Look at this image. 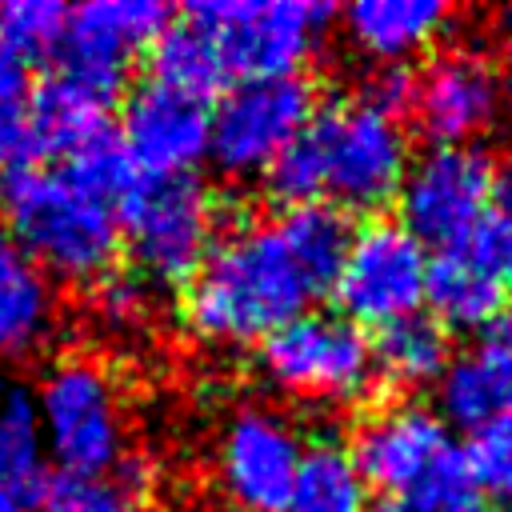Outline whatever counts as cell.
Listing matches in <instances>:
<instances>
[{"mask_svg": "<svg viewBox=\"0 0 512 512\" xmlns=\"http://www.w3.org/2000/svg\"><path fill=\"white\" fill-rule=\"evenodd\" d=\"M0 224L48 276L96 288L120 256L116 200L56 160H28L0 180Z\"/></svg>", "mask_w": 512, "mask_h": 512, "instance_id": "3957f363", "label": "cell"}, {"mask_svg": "<svg viewBox=\"0 0 512 512\" xmlns=\"http://www.w3.org/2000/svg\"><path fill=\"white\" fill-rule=\"evenodd\" d=\"M316 84L308 76L232 80L208 108V160L232 176H264L268 164L316 116Z\"/></svg>", "mask_w": 512, "mask_h": 512, "instance_id": "ba28073f", "label": "cell"}, {"mask_svg": "<svg viewBox=\"0 0 512 512\" xmlns=\"http://www.w3.org/2000/svg\"><path fill=\"white\" fill-rule=\"evenodd\" d=\"M428 316L452 332H484L512 308V224L488 212L468 232L428 252Z\"/></svg>", "mask_w": 512, "mask_h": 512, "instance_id": "9c48e42d", "label": "cell"}, {"mask_svg": "<svg viewBox=\"0 0 512 512\" xmlns=\"http://www.w3.org/2000/svg\"><path fill=\"white\" fill-rule=\"evenodd\" d=\"M152 468L140 456H124L108 472L76 476V472H52L36 500V512H144L152 496Z\"/></svg>", "mask_w": 512, "mask_h": 512, "instance_id": "ffe728a7", "label": "cell"}, {"mask_svg": "<svg viewBox=\"0 0 512 512\" xmlns=\"http://www.w3.org/2000/svg\"><path fill=\"white\" fill-rule=\"evenodd\" d=\"M348 40L376 64H408L444 36L452 8L444 0H360L340 12Z\"/></svg>", "mask_w": 512, "mask_h": 512, "instance_id": "ac0fdd59", "label": "cell"}, {"mask_svg": "<svg viewBox=\"0 0 512 512\" xmlns=\"http://www.w3.org/2000/svg\"><path fill=\"white\" fill-rule=\"evenodd\" d=\"M352 240V220L328 204L280 208L224 232L184 284V328L216 348L260 344L332 296Z\"/></svg>", "mask_w": 512, "mask_h": 512, "instance_id": "6da1fadb", "label": "cell"}, {"mask_svg": "<svg viewBox=\"0 0 512 512\" xmlns=\"http://www.w3.org/2000/svg\"><path fill=\"white\" fill-rule=\"evenodd\" d=\"M456 452L460 448L452 444V428L436 416V408L412 400L372 412L348 444L360 480L368 484V492H380L384 500L412 492Z\"/></svg>", "mask_w": 512, "mask_h": 512, "instance_id": "5bb4252c", "label": "cell"}, {"mask_svg": "<svg viewBox=\"0 0 512 512\" xmlns=\"http://www.w3.org/2000/svg\"><path fill=\"white\" fill-rule=\"evenodd\" d=\"M372 360L376 380L396 388H428L452 364V336L428 312H416L376 332Z\"/></svg>", "mask_w": 512, "mask_h": 512, "instance_id": "7402d4cb", "label": "cell"}, {"mask_svg": "<svg viewBox=\"0 0 512 512\" xmlns=\"http://www.w3.org/2000/svg\"><path fill=\"white\" fill-rule=\"evenodd\" d=\"M460 460L484 504L492 512H512V412H500L488 424L472 428Z\"/></svg>", "mask_w": 512, "mask_h": 512, "instance_id": "d4e9b609", "label": "cell"}, {"mask_svg": "<svg viewBox=\"0 0 512 512\" xmlns=\"http://www.w3.org/2000/svg\"><path fill=\"white\" fill-rule=\"evenodd\" d=\"M32 68L0 52V164L16 168L32 160L28 116H32Z\"/></svg>", "mask_w": 512, "mask_h": 512, "instance_id": "4316f807", "label": "cell"}, {"mask_svg": "<svg viewBox=\"0 0 512 512\" xmlns=\"http://www.w3.org/2000/svg\"><path fill=\"white\" fill-rule=\"evenodd\" d=\"M64 24H68V8L56 0H4L0 4V52L32 68L36 60L56 56L64 40Z\"/></svg>", "mask_w": 512, "mask_h": 512, "instance_id": "484cf974", "label": "cell"}, {"mask_svg": "<svg viewBox=\"0 0 512 512\" xmlns=\"http://www.w3.org/2000/svg\"><path fill=\"white\" fill-rule=\"evenodd\" d=\"M120 252L144 288H184L220 240V204L192 176H136L116 204Z\"/></svg>", "mask_w": 512, "mask_h": 512, "instance_id": "277c9868", "label": "cell"}, {"mask_svg": "<svg viewBox=\"0 0 512 512\" xmlns=\"http://www.w3.org/2000/svg\"><path fill=\"white\" fill-rule=\"evenodd\" d=\"M48 480V452L36 420V400L28 388L12 384L0 400V484L32 500Z\"/></svg>", "mask_w": 512, "mask_h": 512, "instance_id": "cb8c5ba5", "label": "cell"}, {"mask_svg": "<svg viewBox=\"0 0 512 512\" xmlns=\"http://www.w3.org/2000/svg\"><path fill=\"white\" fill-rule=\"evenodd\" d=\"M408 164L404 124L352 96L316 108L308 128L268 164L264 188L280 208L328 204L344 216H376L396 204Z\"/></svg>", "mask_w": 512, "mask_h": 512, "instance_id": "7a4b0ae2", "label": "cell"}, {"mask_svg": "<svg viewBox=\"0 0 512 512\" xmlns=\"http://www.w3.org/2000/svg\"><path fill=\"white\" fill-rule=\"evenodd\" d=\"M424 276L428 248L412 240L396 220L372 216L364 228H352L332 296L344 320L380 332L424 308Z\"/></svg>", "mask_w": 512, "mask_h": 512, "instance_id": "30bf717a", "label": "cell"}, {"mask_svg": "<svg viewBox=\"0 0 512 512\" xmlns=\"http://www.w3.org/2000/svg\"><path fill=\"white\" fill-rule=\"evenodd\" d=\"M256 368L296 400L356 404L376 388L372 340L340 312H304L260 340Z\"/></svg>", "mask_w": 512, "mask_h": 512, "instance_id": "52a82bcc", "label": "cell"}, {"mask_svg": "<svg viewBox=\"0 0 512 512\" xmlns=\"http://www.w3.org/2000/svg\"><path fill=\"white\" fill-rule=\"evenodd\" d=\"M116 96L100 92L96 84L52 68L36 88H32V116H28V144L32 160L36 156H72L84 148L92 136L108 132V112Z\"/></svg>", "mask_w": 512, "mask_h": 512, "instance_id": "e0dca14e", "label": "cell"}, {"mask_svg": "<svg viewBox=\"0 0 512 512\" xmlns=\"http://www.w3.org/2000/svg\"><path fill=\"white\" fill-rule=\"evenodd\" d=\"M8 388H12V376H8V372H4V368H0V400H4V396H8Z\"/></svg>", "mask_w": 512, "mask_h": 512, "instance_id": "d6a6232c", "label": "cell"}, {"mask_svg": "<svg viewBox=\"0 0 512 512\" xmlns=\"http://www.w3.org/2000/svg\"><path fill=\"white\" fill-rule=\"evenodd\" d=\"M504 100L508 88L500 68L472 48H452L440 52L424 68V76H416L412 112L432 148H460L500 120Z\"/></svg>", "mask_w": 512, "mask_h": 512, "instance_id": "9a60e30c", "label": "cell"}, {"mask_svg": "<svg viewBox=\"0 0 512 512\" xmlns=\"http://www.w3.org/2000/svg\"><path fill=\"white\" fill-rule=\"evenodd\" d=\"M284 512H376L372 492L348 456V444L340 440L304 444Z\"/></svg>", "mask_w": 512, "mask_h": 512, "instance_id": "603a6c76", "label": "cell"}, {"mask_svg": "<svg viewBox=\"0 0 512 512\" xmlns=\"http://www.w3.org/2000/svg\"><path fill=\"white\" fill-rule=\"evenodd\" d=\"M148 68H152L148 80H156L180 96H192L200 104H208L212 96H220L232 84L212 36L196 20H188L184 12L172 16V24L148 48Z\"/></svg>", "mask_w": 512, "mask_h": 512, "instance_id": "44dd1931", "label": "cell"}, {"mask_svg": "<svg viewBox=\"0 0 512 512\" xmlns=\"http://www.w3.org/2000/svg\"><path fill=\"white\" fill-rule=\"evenodd\" d=\"M168 24H172V8L160 0H92L68 8L64 40L56 48L60 56L56 68L120 100L132 60L148 52Z\"/></svg>", "mask_w": 512, "mask_h": 512, "instance_id": "4fadbf2b", "label": "cell"}, {"mask_svg": "<svg viewBox=\"0 0 512 512\" xmlns=\"http://www.w3.org/2000/svg\"><path fill=\"white\" fill-rule=\"evenodd\" d=\"M116 136L140 176H192L208 160V104L144 80L124 96Z\"/></svg>", "mask_w": 512, "mask_h": 512, "instance_id": "2e32d148", "label": "cell"}, {"mask_svg": "<svg viewBox=\"0 0 512 512\" xmlns=\"http://www.w3.org/2000/svg\"><path fill=\"white\" fill-rule=\"evenodd\" d=\"M100 288V312L108 324H136L144 316V304H148V288L136 280V276H108L96 284Z\"/></svg>", "mask_w": 512, "mask_h": 512, "instance_id": "f546056e", "label": "cell"}, {"mask_svg": "<svg viewBox=\"0 0 512 512\" xmlns=\"http://www.w3.org/2000/svg\"><path fill=\"white\" fill-rule=\"evenodd\" d=\"M360 100H368L372 108H380V112L400 120L416 104V72L408 64H376L368 84H364V92H360Z\"/></svg>", "mask_w": 512, "mask_h": 512, "instance_id": "f1b7e54d", "label": "cell"}, {"mask_svg": "<svg viewBox=\"0 0 512 512\" xmlns=\"http://www.w3.org/2000/svg\"><path fill=\"white\" fill-rule=\"evenodd\" d=\"M0 512H28V500L20 492H12L8 484H0Z\"/></svg>", "mask_w": 512, "mask_h": 512, "instance_id": "1f68e13d", "label": "cell"}, {"mask_svg": "<svg viewBox=\"0 0 512 512\" xmlns=\"http://www.w3.org/2000/svg\"><path fill=\"white\" fill-rule=\"evenodd\" d=\"M44 452L56 472H108L128 456L124 408L112 376L88 356H60L32 392Z\"/></svg>", "mask_w": 512, "mask_h": 512, "instance_id": "8992f818", "label": "cell"}, {"mask_svg": "<svg viewBox=\"0 0 512 512\" xmlns=\"http://www.w3.org/2000/svg\"><path fill=\"white\" fill-rule=\"evenodd\" d=\"M56 288L0 224V368L44 348L56 332Z\"/></svg>", "mask_w": 512, "mask_h": 512, "instance_id": "d6986e66", "label": "cell"}, {"mask_svg": "<svg viewBox=\"0 0 512 512\" xmlns=\"http://www.w3.org/2000/svg\"><path fill=\"white\" fill-rule=\"evenodd\" d=\"M496 164L476 144L460 148H428L416 156L400 184V228L424 248H444L476 220L492 212Z\"/></svg>", "mask_w": 512, "mask_h": 512, "instance_id": "8fae6325", "label": "cell"}, {"mask_svg": "<svg viewBox=\"0 0 512 512\" xmlns=\"http://www.w3.org/2000/svg\"><path fill=\"white\" fill-rule=\"evenodd\" d=\"M492 200L500 204V216L512 224V140L504 148V160L496 164V188H492Z\"/></svg>", "mask_w": 512, "mask_h": 512, "instance_id": "4dcf8cb0", "label": "cell"}, {"mask_svg": "<svg viewBox=\"0 0 512 512\" xmlns=\"http://www.w3.org/2000/svg\"><path fill=\"white\" fill-rule=\"evenodd\" d=\"M184 16L212 36L232 80H268L304 76L336 8L316 0H200Z\"/></svg>", "mask_w": 512, "mask_h": 512, "instance_id": "5b68a950", "label": "cell"}, {"mask_svg": "<svg viewBox=\"0 0 512 512\" xmlns=\"http://www.w3.org/2000/svg\"><path fill=\"white\" fill-rule=\"evenodd\" d=\"M300 456L304 440L280 412L244 404L220 432V488L240 512H284Z\"/></svg>", "mask_w": 512, "mask_h": 512, "instance_id": "7c38bea8", "label": "cell"}, {"mask_svg": "<svg viewBox=\"0 0 512 512\" xmlns=\"http://www.w3.org/2000/svg\"><path fill=\"white\" fill-rule=\"evenodd\" d=\"M472 360L480 364L500 412H512V308L480 332V344L472 348Z\"/></svg>", "mask_w": 512, "mask_h": 512, "instance_id": "83f0119b", "label": "cell"}]
</instances>
